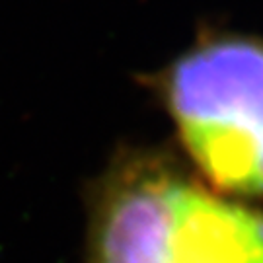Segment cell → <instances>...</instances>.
<instances>
[{"instance_id":"1","label":"cell","mask_w":263,"mask_h":263,"mask_svg":"<svg viewBox=\"0 0 263 263\" xmlns=\"http://www.w3.org/2000/svg\"><path fill=\"white\" fill-rule=\"evenodd\" d=\"M90 263H263V215L152 158H121L94 195Z\"/></svg>"},{"instance_id":"2","label":"cell","mask_w":263,"mask_h":263,"mask_svg":"<svg viewBox=\"0 0 263 263\" xmlns=\"http://www.w3.org/2000/svg\"><path fill=\"white\" fill-rule=\"evenodd\" d=\"M164 96L211 183L234 195L263 193V41L201 43L172 65Z\"/></svg>"}]
</instances>
